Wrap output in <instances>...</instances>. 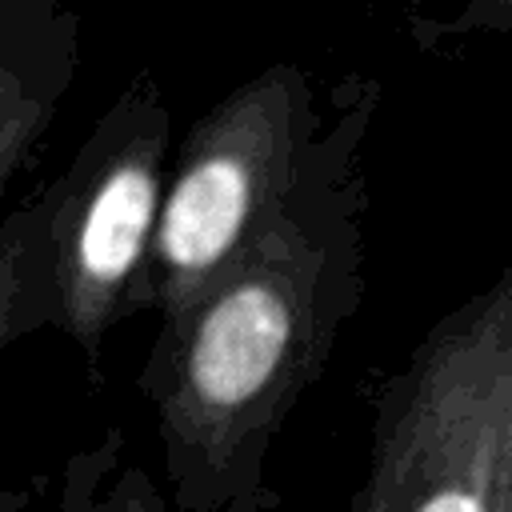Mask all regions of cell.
Instances as JSON below:
<instances>
[{"label":"cell","instance_id":"cell-8","mask_svg":"<svg viewBox=\"0 0 512 512\" xmlns=\"http://www.w3.org/2000/svg\"><path fill=\"white\" fill-rule=\"evenodd\" d=\"M512 32V0H464L452 16H412V40L424 52L468 36H500Z\"/></svg>","mask_w":512,"mask_h":512},{"label":"cell","instance_id":"cell-6","mask_svg":"<svg viewBox=\"0 0 512 512\" xmlns=\"http://www.w3.org/2000/svg\"><path fill=\"white\" fill-rule=\"evenodd\" d=\"M60 512H180L144 464L120 456L112 428L96 448L68 456L60 476Z\"/></svg>","mask_w":512,"mask_h":512},{"label":"cell","instance_id":"cell-5","mask_svg":"<svg viewBox=\"0 0 512 512\" xmlns=\"http://www.w3.org/2000/svg\"><path fill=\"white\" fill-rule=\"evenodd\" d=\"M80 60L72 0H0V184L32 168Z\"/></svg>","mask_w":512,"mask_h":512},{"label":"cell","instance_id":"cell-3","mask_svg":"<svg viewBox=\"0 0 512 512\" xmlns=\"http://www.w3.org/2000/svg\"><path fill=\"white\" fill-rule=\"evenodd\" d=\"M324 132L312 76L268 64L212 104L184 136L164 184L144 272V308L160 320L196 300L264 228Z\"/></svg>","mask_w":512,"mask_h":512},{"label":"cell","instance_id":"cell-1","mask_svg":"<svg viewBox=\"0 0 512 512\" xmlns=\"http://www.w3.org/2000/svg\"><path fill=\"white\" fill-rule=\"evenodd\" d=\"M336 116L252 244L160 320L136 388L156 412L180 512H264L268 448L320 380L364 292V136L380 84L348 76Z\"/></svg>","mask_w":512,"mask_h":512},{"label":"cell","instance_id":"cell-4","mask_svg":"<svg viewBox=\"0 0 512 512\" xmlns=\"http://www.w3.org/2000/svg\"><path fill=\"white\" fill-rule=\"evenodd\" d=\"M352 512H512L504 420L464 304L380 384Z\"/></svg>","mask_w":512,"mask_h":512},{"label":"cell","instance_id":"cell-9","mask_svg":"<svg viewBox=\"0 0 512 512\" xmlns=\"http://www.w3.org/2000/svg\"><path fill=\"white\" fill-rule=\"evenodd\" d=\"M400 4H404V8H412V12H416V8H424V4H428V0H400Z\"/></svg>","mask_w":512,"mask_h":512},{"label":"cell","instance_id":"cell-2","mask_svg":"<svg viewBox=\"0 0 512 512\" xmlns=\"http://www.w3.org/2000/svg\"><path fill=\"white\" fill-rule=\"evenodd\" d=\"M172 120L136 72L68 172L0 224V348L40 328L72 336L92 372L116 320L144 312V272L164 204Z\"/></svg>","mask_w":512,"mask_h":512},{"label":"cell","instance_id":"cell-7","mask_svg":"<svg viewBox=\"0 0 512 512\" xmlns=\"http://www.w3.org/2000/svg\"><path fill=\"white\" fill-rule=\"evenodd\" d=\"M472 328H476V344L500 404V420H504V448H508V468H512V264L468 304Z\"/></svg>","mask_w":512,"mask_h":512}]
</instances>
